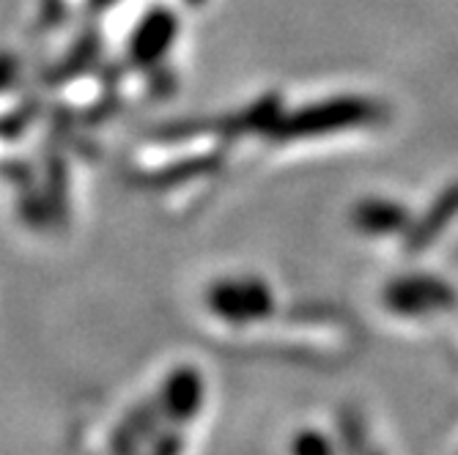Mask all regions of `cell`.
Returning <instances> with one entry per match:
<instances>
[{
    "label": "cell",
    "mask_w": 458,
    "mask_h": 455,
    "mask_svg": "<svg viewBox=\"0 0 458 455\" xmlns=\"http://www.w3.org/2000/svg\"><path fill=\"white\" fill-rule=\"evenodd\" d=\"M184 447H187L184 426H168L148 442V450H143L140 455H182Z\"/></svg>",
    "instance_id": "8"
},
{
    "label": "cell",
    "mask_w": 458,
    "mask_h": 455,
    "mask_svg": "<svg viewBox=\"0 0 458 455\" xmlns=\"http://www.w3.org/2000/svg\"><path fill=\"white\" fill-rule=\"evenodd\" d=\"M159 398L165 409H168V417L174 426H190L203 409V398H206L203 376L195 367H179L159 387Z\"/></svg>",
    "instance_id": "5"
},
{
    "label": "cell",
    "mask_w": 458,
    "mask_h": 455,
    "mask_svg": "<svg viewBox=\"0 0 458 455\" xmlns=\"http://www.w3.org/2000/svg\"><path fill=\"white\" fill-rule=\"evenodd\" d=\"M206 305L209 310L233 326H244L261 321L272 313L275 302H272V291L267 288V282L244 277V280H223L217 285L209 288L206 294Z\"/></svg>",
    "instance_id": "2"
},
{
    "label": "cell",
    "mask_w": 458,
    "mask_h": 455,
    "mask_svg": "<svg viewBox=\"0 0 458 455\" xmlns=\"http://www.w3.org/2000/svg\"><path fill=\"white\" fill-rule=\"evenodd\" d=\"M291 455H335L329 439L318 431H302L291 442Z\"/></svg>",
    "instance_id": "9"
},
{
    "label": "cell",
    "mask_w": 458,
    "mask_h": 455,
    "mask_svg": "<svg viewBox=\"0 0 458 455\" xmlns=\"http://www.w3.org/2000/svg\"><path fill=\"white\" fill-rule=\"evenodd\" d=\"M387 115L385 105L373 99L346 97V99H332L324 105L305 107L285 118L277 135L280 138H305V135H324V132H338V130H354L368 127V123H379Z\"/></svg>",
    "instance_id": "1"
},
{
    "label": "cell",
    "mask_w": 458,
    "mask_h": 455,
    "mask_svg": "<svg viewBox=\"0 0 458 455\" xmlns=\"http://www.w3.org/2000/svg\"><path fill=\"white\" fill-rule=\"evenodd\" d=\"M354 225L373 236L409 231V215L403 206L390 200H362L354 209Z\"/></svg>",
    "instance_id": "7"
},
{
    "label": "cell",
    "mask_w": 458,
    "mask_h": 455,
    "mask_svg": "<svg viewBox=\"0 0 458 455\" xmlns=\"http://www.w3.org/2000/svg\"><path fill=\"white\" fill-rule=\"evenodd\" d=\"M458 217V184H450L434 203L431 209L414 223L409 231H406V239H403V253L406 256H418L420 250L431 241L439 239V233Z\"/></svg>",
    "instance_id": "6"
},
{
    "label": "cell",
    "mask_w": 458,
    "mask_h": 455,
    "mask_svg": "<svg viewBox=\"0 0 458 455\" xmlns=\"http://www.w3.org/2000/svg\"><path fill=\"white\" fill-rule=\"evenodd\" d=\"M458 294L437 277H401L385 288V305L401 316H423L453 308Z\"/></svg>",
    "instance_id": "3"
},
{
    "label": "cell",
    "mask_w": 458,
    "mask_h": 455,
    "mask_svg": "<svg viewBox=\"0 0 458 455\" xmlns=\"http://www.w3.org/2000/svg\"><path fill=\"white\" fill-rule=\"evenodd\" d=\"M165 423H171V417L157 392L151 400L135 406L130 415L118 423V428L110 436V455H140L143 447L162 431Z\"/></svg>",
    "instance_id": "4"
}]
</instances>
